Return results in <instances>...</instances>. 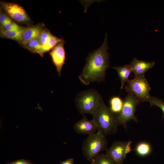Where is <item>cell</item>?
Returning <instances> with one entry per match:
<instances>
[{
	"label": "cell",
	"instance_id": "4",
	"mask_svg": "<svg viewBox=\"0 0 164 164\" xmlns=\"http://www.w3.org/2000/svg\"><path fill=\"white\" fill-rule=\"evenodd\" d=\"M107 140L104 135L99 131L89 135L84 139L82 146L84 156L89 161L93 160L100 153L106 150Z\"/></svg>",
	"mask_w": 164,
	"mask_h": 164
},
{
	"label": "cell",
	"instance_id": "3",
	"mask_svg": "<svg viewBox=\"0 0 164 164\" xmlns=\"http://www.w3.org/2000/svg\"><path fill=\"white\" fill-rule=\"evenodd\" d=\"M99 92L94 89H90L79 92L75 98V104L79 113L92 115L103 101Z\"/></svg>",
	"mask_w": 164,
	"mask_h": 164
},
{
	"label": "cell",
	"instance_id": "16",
	"mask_svg": "<svg viewBox=\"0 0 164 164\" xmlns=\"http://www.w3.org/2000/svg\"><path fill=\"white\" fill-rule=\"evenodd\" d=\"M110 108L115 114H117L122 109L123 105V100L119 96L112 97L110 99Z\"/></svg>",
	"mask_w": 164,
	"mask_h": 164
},
{
	"label": "cell",
	"instance_id": "2",
	"mask_svg": "<svg viewBox=\"0 0 164 164\" xmlns=\"http://www.w3.org/2000/svg\"><path fill=\"white\" fill-rule=\"evenodd\" d=\"M92 115V121L98 131L106 136L115 133L117 131V114L114 113L103 100Z\"/></svg>",
	"mask_w": 164,
	"mask_h": 164
},
{
	"label": "cell",
	"instance_id": "18",
	"mask_svg": "<svg viewBox=\"0 0 164 164\" xmlns=\"http://www.w3.org/2000/svg\"><path fill=\"white\" fill-rule=\"evenodd\" d=\"M92 161L95 164H117L112 159L103 153L99 154Z\"/></svg>",
	"mask_w": 164,
	"mask_h": 164
},
{
	"label": "cell",
	"instance_id": "22",
	"mask_svg": "<svg viewBox=\"0 0 164 164\" xmlns=\"http://www.w3.org/2000/svg\"><path fill=\"white\" fill-rule=\"evenodd\" d=\"M21 28V27L12 21L11 22L5 23L1 25L0 29L6 30H11L18 29Z\"/></svg>",
	"mask_w": 164,
	"mask_h": 164
},
{
	"label": "cell",
	"instance_id": "21",
	"mask_svg": "<svg viewBox=\"0 0 164 164\" xmlns=\"http://www.w3.org/2000/svg\"><path fill=\"white\" fill-rule=\"evenodd\" d=\"M50 34L49 31L45 29H43L37 37L42 46L46 43Z\"/></svg>",
	"mask_w": 164,
	"mask_h": 164
},
{
	"label": "cell",
	"instance_id": "17",
	"mask_svg": "<svg viewBox=\"0 0 164 164\" xmlns=\"http://www.w3.org/2000/svg\"><path fill=\"white\" fill-rule=\"evenodd\" d=\"M152 148L150 145L146 142H141L136 146L135 151L136 153L140 156H145L151 152Z\"/></svg>",
	"mask_w": 164,
	"mask_h": 164
},
{
	"label": "cell",
	"instance_id": "23",
	"mask_svg": "<svg viewBox=\"0 0 164 164\" xmlns=\"http://www.w3.org/2000/svg\"><path fill=\"white\" fill-rule=\"evenodd\" d=\"M12 22L11 19L4 14H1L0 16V23L1 25L4 24L10 23Z\"/></svg>",
	"mask_w": 164,
	"mask_h": 164
},
{
	"label": "cell",
	"instance_id": "19",
	"mask_svg": "<svg viewBox=\"0 0 164 164\" xmlns=\"http://www.w3.org/2000/svg\"><path fill=\"white\" fill-rule=\"evenodd\" d=\"M24 46L31 52L38 53L42 45L37 37L29 41Z\"/></svg>",
	"mask_w": 164,
	"mask_h": 164
},
{
	"label": "cell",
	"instance_id": "5",
	"mask_svg": "<svg viewBox=\"0 0 164 164\" xmlns=\"http://www.w3.org/2000/svg\"><path fill=\"white\" fill-rule=\"evenodd\" d=\"M125 89L126 91L135 97L139 102H149L151 87L144 75L135 77L129 80Z\"/></svg>",
	"mask_w": 164,
	"mask_h": 164
},
{
	"label": "cell",
	"instance_id": "12",
	"mask_svg": "<svg viewBox=\"0 0 164 164\" xmlns=\"http://www.w3.org/2000/svg\"><path fill=\"white\" fill-rule=\"evenodd\" d=\"M43 26V24H39L26 27L19 43L24 46L29 41L37 38L44 29Z\"/></svg>",
	"mask_w": 164,
	"mask_h": 164
},
{
	"label": "cell",
	"instance_id": "6",
	"mask_svg": "<svg viewBox=\"0 0 164 164\" xmlns=\"http://www.w3.org/2000/svg\"><path fill=\"white\" fill-rule=\"evenodd\" d=\"M139 102L133 95L128 93L123 100L121 110L116 115L118 125H121L126 129L128 121L132 120L137 121L135 113L136 106Z\"/></svg>",
	"mask_w": 164,
	"mask_h": 164
},
{
	"label": "cell",
	"instance_id": "7",
	"mask_svg": "<svg viewBox=\"0 0 164 164\" xmlns=\"http://www.w3.org/2000/svg\"><path fill=\"white\" fill-rule=\"evenodd\" d=\"M132 142L115 141L106 150V154L112 159L117 164H121L127 154L131 151Z\"/></svg>",
	"mask_w": 164,
	"mask_h": 164
},
{
	"label": "cell",
	"instance_id": "11",
	"mask_svg": "<svg viewBox=\"0 0 164 164\" xmlns=\"http://www.w3.org/2000/svg\"><path fill=\"white\" fill-rule=\"evenodd\" d=\"M155 64L154 62H147L136 58H134L130 64L135 77L144 75L145 73L152 68Z\"/></svg>",
	"mask_w": 164,
	"mask_h": 164
},
{
	"label": "cell",
	"instance_id": "8",
	"mask_svg": "<svg viewBox=\"0 0 164 164\" xmlns=\"http://www.w3.org/2000/svg\"><path fill=\"white\" fill-rule=\"evenodd\" d=\"M2 8L13 19L19 22H26L29 18L24 9L19 5L11 2H2Z\"/></svg>",
	"mask_w": 164,
	"mask_h": 164
},
{
	"label": "cell",
	"instance_id": "1",
	"mask_svg": "<svg viewBox=\"0 0 164 164\" xmlns=\"http://www.w3.org/2000/svg\"><path fill=\"white\" fill-rule=\"evenodd\" d=\"M107 39L106 33L102 45L90 53L87 56L86 63L79 77V80L84 84L88 85L90 83L104 81L106 71L110 67Z\"/></svg>",
	"mask_w": 164,
	"mask_h": 164
},
{
	"label": "cell",
	"instance_id": "27",
	"mask_svg": "<svg viewBox=\"0 0 164 164\" xmlns=\"http://www.w3.org/2000/svg\"><path fill=\"white\" fill-rule=\"evenodd\" d=\"M121 164H123V163H121Z\"/></svg>",
	"mask_w": 164,
	"mask_h": 164
},
{
	"label": "cell",
	"instance_id": "15",
	"mask_svg": "<svg viewBox=\"0 0 164 164\" xmlns=\"http://www.w3.org/2000/svg\"><path fill=\"white\" fill-rule=\"evenodd\" d=\"M63 40L62 38H59L50 33L46 42L42 46L38 53L43 56L45 53L52 49L58 43Z\"/></svg>",
	"mask_w": 164,
	"mask_h": 164
},
{
	"label": "cell",
	"instance_id": "9",
	"mask_svg": "<svg viewBox=\"0 0 164 164\" xmlns=\"http://www.w3.org/2000/svg\"><path fill=\"white\" fill-rule=\"evenodd\" d=\"M65 41L63 40L58 43L50 53L52 60L55 66L58 75H61L62 68L65 63V52L64 48Z\"/></svg>",
	"mask_w": 164,
	"mask_h": 164
},
{
	"label": "cell",
	"instance_id": "13",
	"mask_svg": "<svg viewBox=\"0 0 164 164\" xmlns=\"http://www.w3.org/2000/svg\"><path fill=\"white\" fill-rule=\"evenodd\" d=\"M112 67L116 70L120 79L121 83V88L122 89L125 83L129 80V76L132 72L131 67L130 64H127L121 67Z\"/></svg>",
	"mask_w": 164,
	"mask_h": 164
},
{
	"label": "cell",
	"instance_id": "26",
	"mask_svg": "<svg viewBox=\"0 0 164 164\" xmlns=\"http://www.w3.org/2000/svg\"><path fill=\"white\" fill-rule=\"evenodd\" d=\"M90 164H95L94 162L91 161V163Z\"/></svg>",
	"mask_w": 164,
	"mask_h": 164
},
{
	"label": "cell",
	"instance_id": "10",
	"mask_svg": "<svg viewBox=\"0 0 164 164\" xmlns=\"http://www.w3.org/2000/svg\"><path fill=\"white\" fill-rule=\"evenodd\" d=\"M75 132L79 134L88 135L96 133L97 128L92 120H89L84 115L81 119L77 121L73 126Z\"/></svg>",
	"mask_w": 164,
	"mask_h": 164
},
{
	"label": "cell",
	"instance_id": "20",
	"mask_svg": "<svg viewBox=\"0 0 164 164\" xmlns=\"http://www.w3.org/2000/svg\"><path fill=\"white\" fill-rule=\"evenodd\" d=\"M149 102L151 106H156L161 109L163 113L162 117L164 119V102L157 97L151 96Z\"/></svg>",
	"mask_w": 164,
	"mask_h": 164
},
{
	"label": "cell",
	"instance_id": "24",
	"mask_svg": "<svg viewBox=\"0 0 164 164\" xmlns=\"http://www.w3.org/2000/svg\"><path fill=\"white\" fill-rule=\"evenodd\" d=\"M6 164H36L34 163L29 160H27L23 159L18 160L7 163Z\"/></svg>",
	"mask_w": 164,
	"mask_h": 164
},
{
	"label": "cell",
	"instance_id": "25",
	"mask_svg": "<svg viewBox=\"0 0 164 164\" xmlns=\"http://www.w3.org/2000/svg\"><path fill=\"white\" fill-rule=\"evenodd\" d=\"M74 160L73 158L68 159L66 160L61 161L59 164H73Z\"/></svg>",
	"mask_w": 164,
	"mask_h": 164
},
{
	"label": "cell",
	"instance_id": "14",
	"mask_svg": "<svg viewBox=\"0 0 164 164\" xmlns=\"http://www.w3.org/2000/svg\"><path fill=\"white\" fill-rule=\"evenodd\" d=\"M26 27L14 30H6L0 29L1 37L15 40L20 42L23 32Z\"/></svg>",
	"mask_w": 164,
	"mask_h": 164
}]
</instances>
